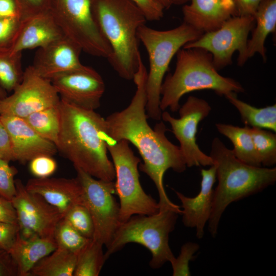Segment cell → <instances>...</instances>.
I'll list each match as a JSON object with an SVG mask.
<instances>
[{"instance_id":"6da1fadb","label":"cell","mask_w":276,"mask_h":276,"mask_svg":"<svg viewBox=\"0 0 276 276\" xmlns=\"http://www.w3.org/2000/svg\"><path fill=\"white\" fill-rule=\"evenodd\" d=\"M147 73L141 57L132 79L136 87L135 93L127 107L105 119V133L113 141L124 140L135 147L143 159V163L140 164V170L149 177L157 190L160 209H176L179 206L168 198L164 186V176L168 169L181 173L187 166L179 147L166 136L167 129L164 122L157 123L153 129L147 122Z\"/></svg>"},{"instance_id":"7a4b0ae2","label":"cell","mask_w":276,"mask_h":276,"mask_svg":"<svg viewBox=\"0 0 276 276\" xmlns=\"http://www.w3.org/2000/svg\"><path fill=\"white\" fill-rule=\"evenodd\" d=\"M59 108L58 150L75 168L99 179L114 181V166L107 155L105 119L95 110L79 107L61 99Z\"/></svg>"},{"instance_id":"3957f363","label":"cell","mask_w":276,"mask_h":276,"mask_svg":"<svg viewBox=\"0 0 276 276\" xmlns=\"http://www.w3.org/2000/svg\"><path fill=\"white\" fill-rule=\"evenodd\" d=\"M210 156L215 165L218 180L208 222V231L214 238L218 233L221 216L227 206L274 185L276 168L256 167L241 162L218 137L212 141Z\"/></svg>"},{"instance_id":"277c9868","label":"cell","mask_w":276,"mask_h":276,"mask_svg":"<svg viewBox=\"0 0 276 276\" xmlns=\"http://www.w3.org/2000/svg\"><path fill=\"white\" fill-rule=\"evenodd\" d=\"M92 7L112 50L109 62L121 78L132 80L141 57L137 31L145 25V15L130 0H92Z\"/></svg>"},{"instance_id":"5b68a950","label":"cell","mask_w":276,"mask_h":276,"mask_svg":"<svg viewBox=\"0 0 276 276\" xmlns=\"http://www.w3.org/2000/svg\"><path fill=\"white\" fill-rule=\"evenodd\" d=\"M175 69L169 74L162 85L160 108L176 112L181 97L190 92L212 90L221 96L233 93H244L242 85L235 79L221 75L216 68L211 53L200 48L180 49L176 53Z\"/></svg>"},{"instance_id":"8992f818","label":"cell","mask_w":276,"mask_h":276,"mask_svg":"<svg viewBox=\"0 0 276 276\" xmlns=\"http://www.w3.org/2000/svg\"><path fill=\"white\" fill-rule=\"evenodd\" d=\"M203 33L185 22L165 31L153 29L145 25L139 28V39L142 42L149 56L146 108L149 118L157 121L161 119L160 89L173 56L185 44L196 40Z\"/></svg>"},{"instance_id":"52a82bcc","label":"cell","mask_w":276,"mask_h":276,"mask_svg":"<svg viewBox=\"0 0 276 276\" xmlns=\"http://www.w3.org/2000/svg\"><path fill=\"white\" fill-rule=\"evenodd\" d=\"M178 214H181V211L164 209L152 215L132 216L117 229L106 247V259L128 243H135L151 252V268L158 269L166 262L170 263L175 257L169 244V235L175 228Z\"/></svg>"},{"instance_id":"ba28073f","label":"cell","mask_w":276,"mask_h":276,"mask_svg":"<svg viewBox=\"0 0 276 276\" xmlns=\"http://www.w3.org/2000/svg\"><path fill=\"white\" fill-rule=\"evenodd\" d=\"M115 171V190L120 200L121 223L135 215H149L159 211L155 199L143 190L138 170L141 159L135 156L128 141L105 137Z\"/></svg>"},{"instance_id":"9c48e42d","label":"cell","mask_w":276,"mask_h":276,"mask_svg":"<svg viewBox=\"0 0 276 276\" xmlns=\"http://www.w3.org/2000/svg\"><path fill=\"white\" fill-rule=\"evenodd\" d=\"M50 12L64 35L90 55L106 58L111 47L93 11L92 0H52Z\"/></svg>"},{"instance_id":"30bf717a","label":"cell","mask_w":276,"mask_h":276,"mask_svg":"<svg viewBox=\"0 0 276 276\" xmlns=\"http://www.w3.org/2000/svg\"><path fill=\"white\" fill-rule=\"evenodd\" d=\"M75 169L82 187L83 203L93 221V239L107 247L121 224L120 204L114 196V181L99 179L79 168Z\"/></svg>"},{"instance_id":"8fae6325","label":"cell","mask_w":276,"mask_h":276,"mask_svg":"<svg viewBox=\"0 0 276 276\" xmlns=\"http://www.w3.org/2000/svg\"><path fill=\"white\" fill-rule=\"evenodd\" d=\"M255 25L254 16H235L224 22L218 29L204 33L183 48H200L211 54L218 71L232 64L233 54L238 51L237 64L246 62L245 54L248 36Z\"/></svg>"},{"instance_id":"7c38bea8","label":"cell","mask_w":276,"mask_h":276,"mask_svg":"<svg viewBox=\"0 0 276 276\" xmlns=\"http://www.w3.org/2000/svg\"><path fill=\"white\" fill-rule=\"evenodd\" d=\"M211 110L206 100L190 96L178 109L179 118L173 117L167 111L162 113L161 119L169 123L179 143L187 167L214 164L211 156L201 150L196 141L198 124L209 115Z\"/></svg>"},{"instance_id":"4fadbf2b","label":"cell","mask_w":276,"mask_h":276,"mask_svg":"<svg viewBox=\"0 0 276 276\" xmlns=\"http://www.w3.org/2000/svg\"><path fill=\"white\" fill-rule=\"evenodd\" d=\"M60 98L50 80L32 65L24 71L21 83L13 93L0 101V115L25 118L37 111L59 104Z\"/></svg>"},{"instance_id":"5bb4252c","label":"cell","mask_w":276,"mask_h":276,"mask_svg":"<svg viewBox=\"0 0 276 276\" xmlns=\"http://www.w3.org/2000/svg\"><path fill=\"white\" fill-rule=\"evenodd\" d=\"M16 194L11 200L16 210L19 234L24 238L54 237L63 218L60 212L40 195L27 190L19 179H15Z\"/></svg>"},{"instance_id":"9a60e30c","label":"cell","mask_w":276,"mask_h":276,"mask_svg":"<svg viewBox=\"0 0 276 276\" xmlns=\"http://www.w3.org/2000/svg\"><path fill=\"white\" fill-rule=\"evenodd\" d=\"M51 81L60 99L88 110H95L100 106L105 85L94 68L83 65L58 75Z\"/></svg>"},{"instance_id":"2e32d148","label":"cell","mask_w":276,"mask_h":276,"mask_svg":"<svg viewBox=\"0 0 276 276\" xmlns=\"http://www.w3.org/2000/svg\"><path fill=\"white\" fill-rule=\"evenodd\" d=\"M0 118L9 134L14 160L24 164L40 155L53 156L58 149L40 135L25 120L2 114Z\"/></svg>"},{"instance_id":"e0dca14e","label":"cell","mask_w":276,"mask_h":276,"mask_svg":"<svg viewBox=\"0 0 276 276\" xmlns=\"http://www.w3.org/2000/svg\"><path fill=\"white\" fill-rule=\"evenodd\" d=\"M80 47L63 36L49 45L39 48L32 65L41 76L51 80L60 74L81 67Z\"/></svg>"},{"instance_id":"ac0fdd59","label":"cell","mask_w":276,"mask_h":276,"mask_svg":"<svg viewBox=\"0 0 276 276\" xmlns=\"http://www.w3.org/2000/svg\"><path fill=\"white\" fill-rule=\"evenodd\" d=\"M200 190L195 197H188L174 190L181 203L182 222L188 227L195 228L198 239L203 238L204 227L210 218L213 200V186L216 181L214 164L201 170Z\"/></svg>"},{"instance_id":"d6986e66","label":"cell","mask_w":276,"mask_h":276,"mask_svg":"<svg viewBox=\"0 0 276 276\" xmlns=\"http://www.w3.org/2000/svg\"><path fill=\"white\" fill-rule=\"evenodd\" d=\"M25 187L56 208L63 218L73 206L83 203L82 187L77 177H35L29 179Z\"/></svg>"},{"instance_id":"ffe728a7","label":"cell","mask_w":276,"mask_h":276,"mask_svg":"<svg viewBox=\"0 0 276 276\" xmlns=\"http://www.w3.org/2000/svg\"><path fill=\"white\" fill-rule=\"evenodd\" d=\"M64 35L50 11L22 20L18 34L8 52L44 47Z\"/></svg>"},{"instance_id":"44dd1931","label":"cell","mask_w":276,"mask_h":276,"mask_svg":"<svg viewBox=\"0 0 276 276\" xmlns=\"http://www.w3.org/2000/svg\"><path fill=\"white\" fill-rule=\"evenodd\" d=\"M182 8L183 22L203 32L215 30L237 16L233 0H189Z\"/></svg>"},{"instance_id":"7402d4cb","label":"cell","mask_w":276,"mask_h":276,"mask_svg":"<svg viewBox=\"0 0 276 276\" xmlns=\"http://www.w3.org/2000/svg\"><path fill=\"white\" fill-rule=\"evenodd\" d=\"M57 248L54 237L24 238L19 234L9 251L18 268V276H29L32 268Z\"/></svg>"},{"instance_id":"603a6c76","label":"cell","mask_w":276,"mask_h":276,"mask_svg":"<svg viewBox=\"0 0 276 276\" xmlns=\"http://www.w3.org/2000/svg\"><path fill=\"white\" fill-rule=\"evenodd\" d=\"M255 25L251 31V37L248 40L245 60L256 54H259L263 60H267L265 40L268 35L276 29V0H262L254 16Z\"/></svg>"},{"instance_id":"cb8c5ba5","label":"cell","mask_w":276,"mask_h":276,"mask_svg":"<svg viewBox=\"0 0 276 276\" xmlns=\"http://www.w3.org/2000/svg\"><path fill=\"white\" fill-rule=\"evenodd\" d=\"M218 132L229 139L233 145L232 150L236 158L241 162L256 167L262 166L256 150L250 127H243L224 123L216 124Z\"/></svg>"},{"instance_id":"d4e9b609","label":"cell","mask_w":276,"mask_h":276,"mask_svg":"<svg viewBox=\"0 0 276 276\" xmlns=\"http://www.w3.org/2000/svg\"><path fill=\"white\" fill-rule=\"evenodd\" d=\"M78 255L57 247L40 260L29 276H73Z\"/></svg>"},{"instance_id":"484cf974","label":"cell","mask_w":276,"mask_h":276,"mask_svg":"<svg viewBox=\"0 0 276 276\" xmlns=\"http://www.w3.org/2000/svg\"><path fill=\"white\" fill-rule=\"evenodd\" d=\"M225 97L238 110L244 125L276 132L275 104L257 108L239 99L237 93H231Z\"/></svg>"},{"instance_id":"4316f807","label":"cell","mask_w":276,"mask_h":276,"mask_svg":"<svg viewBox=\"0 0 276 276\" xmlns=\"http://www.w3.org/2000/svg\"><path fill=\"white\" fill-rule=\"evenodd\" d=\"M24 119L40 135L56 146L60 127L59 104L33 112Z\"/></svg>"},{"instance_id":"83f0119b","label":"cell","mask_w":276,"mask_h":276,"mask_svg":"<svg viewBox=\"0 0 276 276\" xmlns=\"http://www.w3.org/2000/svg\"><path fill=\"white\" fill-rule=\"evenodd\" d=\"M103 245L93 239L79 252L73 276H98L106 260Z\"/></svg>"},{"instance_id":"f1b7e54d","label":"cell","mask_w":276,"mask_h":276,"mask_svg":"<svg viewBox=\"0 0 276 276\" xmlns=\"http://www.w3.org/2000/svg\"><path fill=\"white\" fill-rule=\"evenodd\" d=\"M21 56V52L0 51V87L6 91H13L22 80Z\"/></svg>"},{"instance_id":"f546056e","label":"cell","mask_w":276,"mask_h":276,"mask_svg":"<svg viewBox=\"0 0 276 276\" xmlns=\"http://www.w3.org/2000/svg\"><path fill=\"white\" fill-rule=\"evenodd\" d=\"M250 131L262 166H273L276 164L275 132L258 127H250Z\"/></svg>"},{"instance_id":"4dcf8cb0","label":"cell","mask_w":276,"mask_h":276,"mask_svg":"<svg viewBox=\"0 0 276 276\" xmlns=\"http://www.w3.org/2000/svg\"><path fill=\"white\" fill-rule=\"evenodd\" d=\"M54 238L57 247L65 249L77 255L91 240L82 236L63 218L56 226Z\"/></svg>"},{"instance_id":"1f68e13d","label":"cell","mask_w":276,"mask_h":276,"mask_svg":"<svg viewBox=\"0 0 276 276\" xmlns=\"http://www.w3.org/2000/svg\"><path fill=\"white\" fill-rule=\"evenodd\" d=\"M82 236L93 239L94 225L91 215L83 203L73 206L63 217Z\"/></svg>"},{"instance_id":"d6a6232c","label":"cell","mask_w":276,"mask_h":276,"mask_svg":"<svg viewBox=\"0 0 276 276\" xmlns=\"http://www.w3.org/2000/svg\"><path fill=\"white\" fill-rule=\"evenodd\" d=\"M197 243L188 242L183 244L180 253L170 262L172 268L173 276H189L191 273L189 269V262L195 257L194 254L199 249Z\"/></svg>"},{"instance_id":"836d02e7","label":"cell","mask_w":276,"mask_h":276,"mask_svg":"<svg viewBox=\"0 0 276 276\" xmlns=\"http://www.w3.org/2000/svg\"><path fill=\"white\" fill-rule=\"evenodd\" d=\"M17 169L9 165V162L0 158V196L11 201L16 190L14 176Z\"/></svg>"},{"instance_id":"e575fe53","label":"cell","mask_w":276,"mask_h":276,"mask_svg":"<svg viewBox=\"0 0 276 276\" xmlns=\"http://www.w3.org/2000/svg\"><path fill=\"white\" fill-rule=\"evenodd\" d=\"M22 19L18 17L0 18V51H9L19 32Z\"/></svg>"},{"instance_id":"d590c367","label":"cell","mask_w":276,"mask_h":276,"mask_svg":"<svg viewBox=\"0 0 276 276\" xmlns=\"http://www.w3.org/2000/svg\"><path fill=\"white\" fill-rule=\"evenodd\" d=\"M57 163L51 156L40 155L30 161L31 173L37 178L49 177L56 170Z\"/></svg>"},{"instance_id":"8d00e7d4","label":"cell","mask_w":276,"mask_h":276,"mask_svg":"<svg viewBox=\"0 0 276 276\" xmlns=\"http://www.w3.org/2000/svg\"><path fill=\"white\" fill-rule=\"evenodd\" d=\"M18 6L21 19L48 12L52 0H15Z\"/></svg>"},{"instance_id":"74e56055","label":"cell","mask_w":276,"mask_h":276,"mask_svg":"<svg viewBox=\"0 0 276 276\" xmlns=\"http://www.w3.org/2000/svg\"><path fill=\"white\" fill-rule=\"evenodd\" d=\"M130 1L142 11L147 20H158L164 16L165 9L156 0Z\"/></svg>"},{"instance_id":"f35d334b","label":"cell","mask_w":276,"mask_h":276,"mask_svg":"<svg viewBox=\"0 0 276 276\" xmlns=\"http://www.w3.org/2000/svg\"><path fill=\"white\" fill-rule=\"evenodd\" d=\"M19 232L18 224L0 222V248L9 251Z\"/></svg>"},{"instance_id":"ab89813d","label":"cell","mask_w":276,"mask_h":276,"mask_svg":"<svg viewBox=\"0 0 276 276\" xmlns=\"http://www.w3.org/2000/svg\"><path fill=\"white\" fill-rule=\"evenodd\" d=\"M0 158L8 162L14 161L11 139L0 118Z\"/></svg>"},{"instance_id":"60d3db41","label":"cell","mask_w":276,"mask_h":276,"mask_svg":"<svg viewBox=\"0 0 276 276\" xmlns=\"http://www.w3.org/2000/svg\"><path fill=\"white\" fill-rule=\"evenodd\" d=\"M0 276H18L17 265L9 251L0 248Z\"/></svg>"},{"instance_id":"b9f144b4","label":"cell","mask_w":276,"mask_h":276,"mask_svg":"<svg viewBox=\"0 0 276 276\" xmlns=\"http://www.w3.org/2000/svg\"><path fill=\"white\" fill-rule=\"evenodd\" d=\"M237 16H254L262 0H233Z\"/></svg>"},{"instance_id":"7bdbcfd3","label":"cell","mask_w":276,"mask_h":276,"mask_svg":"<svg viewBox=\"0 0 276 276\" xmlns=\"http://www.w3.org/2000/svg\"><path fill=\"white\" fill-rule=\"evenodd\" d=\"M0 222L17 224L16 210L11 201L0 196Z\"/></svg>"},{"instance_id":"ee69618b","label":"cell","mask_w":276,"mask_h":276,"mask_svg":"<svg viewBox=\"0 0 276 276\" xmlns=\"http://www.w3.org/2000/svg\"><path fill=\"white\" fill-rule=\"evenodd\" d=\"M5 17L21 18L20 11L15 0H0V18Z\"/></svg>"},{"instance_id":"f6af8a7d","label":"cell","mask_w":276,"mask_h":276,"mask_svg":"<svg viewBox=\"0 0 276 276\" xmlns=\"http://www.w3.org/2000/svg\"><path fill=\"white\" fill-rule=\"evenodd\" d=\"M165 9L169 8L173 4V0H156Z\"/></svg>"},{"instance_id":"bcb514c9","label":"cell","mask_w":276,"mask_h":276,"mask_svg":"<svg viewBox=\"0 0 276 276\" xmlns=\"http://www.w3.org/2000/svg\"><path fill=\"white\" fill-rule=\"evenodd\" d=\"M7 96V91L0 87V101Z\"/></svg>"},{"instance_id":"7dc6e473","label":"cell","mask_w":276,"mask_h":276,"mask_svg":"<svg viewBox=\"0 0 276 276\" xmlns=\"http://www.w3.org/2000/svg\"><path fill=\"white\" fill-rule=\"evenodd\" d=\"M188 1H189V0H173V4H183L184 3H186Z\"/></svg>"}]
</instances>
